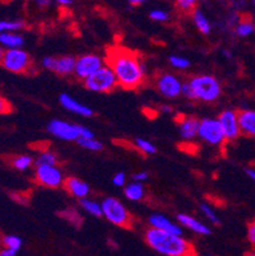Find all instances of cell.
<instances>
[{
  "label": "cell",
  "instance_id": "cell-1",
  "mask_svg": "<svg viewBox=\"0 0 255 256\" xmlns=\"http://www.w3.org/2000/svg\"><path fill=\"white\" fill-rule=\"evenodd\" d=\"M105 62L115 74L121 88L139 90L146 83V70L139 55L121 46H110L106 50Z\"/></svg>",
  "mask_w": 255,
  "mask_h": 256
},
{
  "label": "cell",
  "instance_id": "cell-2",
  "mask_svg": "<svg viewBox=\"0 0 255 256\" xmlns=\"http://www.w3.org/2000/svg\"><path fill=\"white\" fill-rule=\"evenodd\" d=\"M147 245L163 256H198L191 242L181 234H168L151 227L144 234Z\"/></svg>",
  "mask_w": 255,
  "mask_h": 256
},
{
  "label": "cell",
  "instance_id": "cell-3",
  "mask_svg": "<svg viewBox=\"0 0 255 256\" xmlns=\"http://www.w3.org/2000/svg\"><path fill=\"white\" fill-rule=\"evenodd\" d=\"M221 84L212 76H195L182 84V94L194 101L214 102L221 96Z\"/></svg>",
  "mask_w": 255,
  "mask_h": 256
},
{
  "label": "cell",
  "instance_id": "cell-4",
  "mask_svg": "<svg viewBox=\"0 0 255 256\" xmlns=\"http://www.w3.org/2000/svg\"><path fill=\"white\" fill-rule=\"evenodd\" d=\"M102 216L114 226L132 230L134 227V217L121 202L115 198H107L102 202Z\"/></svg>",
  "mask_w": 255,
  "mask_h": 256
},
{
  "label": "cell",
  "instance_id": "cell-5",
  "mask_svg": "<svg viewBox=\"0 0 255 256\" xmlns=\"http://www.w3.org/2000/svg\"><path fill=\"white\" fill-rule=\"evenodd\" d=\"M83 83L87 90L98 93L112 92L119 86L115 74L109 66H102L101 69H98L96 73L84 79Z\"/></svg>",
  "mask_w": 255,
  "mask_h": 256
},
{
  "label": "cell",
  "instance_id": "cell-6",
  "mask_svg": "<svg viewBox=\"0 0 255 256\" xmlns=\"http://www.w3.org/2000/svg\"><path fill=\"white\" fill-rule=\"evenodd\" d=\"M2 65L12 73H28L32 68V59L22 48H7Z\"/></svg>",
  "mask_w": 255,
  "mask_h": 256
},
{
  "label": "cell",
  "instance_id": "cell-7",
  "mask_svg": "<svg viewBox=\"0 0 255 256\" xmlns=\"http://www.w3.org/2000/svg\"><path fill=\"white\" fill-rule=\"evenodd\" d=\"M198 136L202 140L210 144V146H222L226 142L223 130H222L218 118L217 120H214V118H203V120H200Z\"/></svg>",
  "mask_w": 255,
  "mask_h": 256
},
{
  "label": "cell",
  "instance_id": "cell-8",
  "mask_svg": "<svg viewBox=\"0 0 255 256\" xmlns=\"http://www.w3.org/2000/svg\"><path fill=\"white\" fill-rule=\"evenodd\" d=\"M35 180L39 185L49 188H59L64 182L62 171L56 166H50V164H37Z\"/></svg>",
  "mask_w": 255,
  "mask_h": 256
},
{
  "label": "cell",
  "instance_id": "cell-9",
  "mask_svg": "<svg viewBox=\"0 0 255 256\" xmlns=\"http://www.w3.org/2000/svg\"><path fill=\"white\" fill-rule=\"evenodd\" d=\"M102 66H104V60L101 58L93 55V54H88V55H83L76 60L74 74L77 76V78L84 80L93 73H96L98 69H101Z\"/></svg>",
  "mask_w": 255,
  "mask_h": 256
},
{
  "label": "cell",
  "instance_id": "cell-10",
  "mask_svg": "<svg viewBox=\"0 0 255 256\" xmlns=\"http://www.w3.org/2000/svg\"><path fill=\"white\" fill-rule=\"evenodd\" d=\"M156 88L166 98H176L182 92L181 82L170 73H163L156 76Z\"/></svg>",
  "mask_w": 255,
  "mask_h": 256
},
{
  "label": "cell",
  "instance_id": "cell-11",
  "mask_svg": "<svg viewBox=\"0 0 255 256\" xmlns=\"http://www.w3.org/2000/svg\"><path fill=\"white\" fill-rule=\"evenodd\" d=\"M49 132L62 140H78L81 138V126L62 120H53L48 126Z\"/></svg>",
  "mask_w": 255,
  "mask_h": 256
},
{
  "label": "cell",
  "instance_id": "cell-12",
  "mask_svg": "<svg viewBox=\"0 0 255 256\" xmlns=\"http://www.w3.org/2000/svg\"><path fill=\"white\" fill-rule=\"evenodd\" d=\"M42 66L48 69V70H51L54 72V73L59 74V76H69V74L74 73L76 59L72 56H48L42 60Z\"/></svg>",
  "mask_w": 255,
  "mask_h": 256
},
{
  "label": "cell",
  "instance_id": "cell-13",
  "mask_svg": "<svg viewBox=\"0 0 255 256\" xmlns=\"http://www.w3.org/2000/svg\"><path fill=\"white\" fill-rule=\"evenodd\" d=\"M218 121L221 124L222 130H223L224 138L227 142L235 140L241 134L240 126H238L237 112H235V111L226 110L221 112V115L218 116Z\"/></svg>",
  "mask_w": 255,
  "mask_h": 256
},
{
  "label": "cell",
  "instance_id": "cell-14",
  "mask_svg": "<svg viewBox=\"0 0 255 256\" xmlns=\"http://www.w3.org/2000/svg\"><path fill=\"white\" fill-rule=\"evenodd\" d=\"M176 122L179 125V132L181 136L186 140H191L198 136V130H199V122L198 118H193V116H185L179 115L176 116Z\"/></svg>",
  "mask_w": 255,
  "mask_h": 256
},
{
  "label": "cell",
  "instance_id": "cell-15",
  "mask_svg": "<svg viewBox=\"0 0 255 256\" xmlns=\"http://www.w3.org/2000/svg\"><path fill=\"white\" fill-rule=\"evenodd\" d=\"M238 126L242 136L255 138V111L241 110L237 112Z\"/></svg>",
  "mask_w": 255,
  "mask_h": 256
},
{
  "label": "cell",
  "instance_id": "cell-16",
  "mask_svg": "<svg viewBox=\"0 0 255 256\" xmlns=\"http://www.w3.org/2000/svg\"><path fill=\"white\" fill-rule=\"evenodd\" d=\"M63 186H64L65 192H69L72 196L78 198V199L87 198L88 194H90V186L77 178H65Z\"/></svg>",
  "mask_w": 255,
  "mask_h": 256
},
{
  "label": "cell",
  "instance_id": "cell-17",
  "mask_svg": "<svg viewBox=\"0 0 255 256\" xmlns=\"http://www.w3.org/2000/svg\"><path fill=\"white\" fill-rule=\"evenodd\" d=\"M151 227L157 228V230H161V231L168 232V234H181V228L177 224H175L174 222H171L170 220H167L166 217L161 216V214H153L151 216L148 220Z\"/></svg>",
  "mask_w": 255,
  "mask_h": 256
},
{
  "label": "cell",
  "instance_id": "cell-18",
  "mask_svg": "<svg viewBox=\"0 0 255 256\" xmlns=\"http://www.w3.org/2000/svg\"><path fill=\"white\" fill-rule=\"evenodd\" d=\"M60 104H62V106L64 107V108H67L68 111L78 114V115L84 116V118H91V116L93 115V111L91 110L90 107L84 106V104L74 101L69 94H62V96H60Z\"/></svg>",
  "mask_w": 255,
  "mask_h": 256
},
{
  "label": "cell",
  "instance_id": "cell-19",
  "mask_svg": "<svg viewBox=\"0 0 255 256\" xmlns=\"http://www.w3.org/2000/svg\"><path fill=\"white\" fill-rule=\"evenodd\" d=\"M177 220L181 223L184 227L189 228L190 231L195 232L198 234H203V236H207V234H210V230L204 224V223L199 222L198 220H195L191 216H188V214H179L177 216Z\"/></svg>",
  "mask_w": 255,
  "mask_h": 256
},
{
  "label": "cell",
  "instance_id": "cell-20",
  "mask_svg": "<svg viewBox=\"0 0 255 256\" xmlns=\"http://www.w3.org/2000/svg\"><path fill=\"white\" fill-rule=\"evenodd\" d=\"M25 44V40L17 32H3L0 34V45L7 48H21Z\"/></svg>",
  "mask_w": 255,
  "mask_h": 256
},
{
  "label": "cell",
  "instance_id": "cell-21",
  "mask_svg": "<svg viewBox=\"0 0 255 256\" xmlns=\"http://www.w3.org/2000/svg\"><path fill=\"white\" fill-rule=\"evenodd\" d=\"M235 34L238 37H249L251 34H255V23L254 20H250V18H242L240 22L237 23L235 28Z\"/></svg>",
  "mask_w": 255,
  "mask_h": 256
},
{
  "label": "cell",
  "instance_id": "cell-22",
  "mask_svg": "<svg viewBox=\"0 0 255 256\" xmlns=\"http://www.w3.org/2000/svg\"><path fill=\"white\" fill-rule=\"evenodd\" d=\"M58 216H59V217H62L63 220H68L70 224L74 226V227H77V228H79L82 224H83V217H82L81 213H79L78 210H76V209H73V208L64 209V210L59 212V213H58Z\"/></svg>",
  "mask_w": 255,
  "mask_h": 256
},
{
  "label": "cell",
  "instance_id": "cell-23",
  "mask_svg": "<svg viewBox=\"0 0 255 256\" xmlns=\"http://www.w3.org/2000/svg\"><path fill=\"white\" fill-rule=\"evenodd\" d=\"M124 194L128 199L133 200V202H138V200H142L144 198V188L139 182L129 184L124 190Z\"/></svg>",
  "mask_w": 255,
  "mask_h": 256
},
{
  "label": "cell",
  "instance_id": "cell-24",
  "mask_svg": "<svg viewBox=\"0 0 255 256\" xmlns=\"http://www.w3.org/2000/svg\"><path fill=\"white\" fill-rule=\"evenodd\" d=\"M11 164L13 166V168L18 170V171H26L34 164V158L27 154L16 156V157L12 158Z\"/></svg>",
  "mask_w": 255,
  "mask_h": 256
},
{
  "label": "cell",
  "instance_id": "cell-25",
  "mask_svg": "<svg viewBox=\"0 0 255 256\" xmlns=\"http://www.w3.org/2000/svg\"><path fill=\"white\" fill-rule=\"evenodd\" d=\"M79 204H81V206L84 209V210L88 212V213L92 214V216H95V217H102L101 204L96 203V202L87 199V198L81 199Z\"/></svg>",
  "mask_w": 255,
  "mask_h": 256
},
{
  "label": "cell",
  "instance_id": "cell-26",
  "mask_svg": "<svg viewBox=\"0 0 255 256\" xmlns=\"http://www.w3.org/2000/svg\"><path fill=\"white\" fill-rule=\"evenodd\" d=\"M193 18H194V23H195L196 28L199 30L202 34H208L210 32V24L208 22V20L205 18V16L203 14L200 10H194L193 12Z\"/></svg>",
  "mask_w": 255,
  "mask_h": 256
},
{
  "label": "cell",
  "instance_id": "cell-27",
  "mask_svg": "<svg viewBox=\"0 0 255 256\" xmlns=\"http://www.w3.org/2000/svg\"><path fill=\"white\" fill-rule=\"evenodd\" d=\"M0 245L2 248H13V250H20L22 248V240L21 237L14 236V234H4L0 237Z\"/></svg>",
  "mask_w": 255,
  "mask_h": 256
},
{
  "label": "cell",
  "instance_id": "cell-28",
  "mask_svg": "<svg viewBox=\"0 0 255 256\" xmlns=\"http://www.w3.org/2000/svg\"><path fill=\"white\" fill-rule=\"evenodd\" d=\"M25 23L21 20H0V34L3 32H17L23 28Z\"/></svg>",
  "mask_w": 255,
  "mask_h": 256
},
{
  "label": "cell",
  "instance_id": "cell-29",
  "mask_svg": "<svg viewBox=\"0 0 255 256\" xmlns=\"http://www.w3.org/2000/svg\"><path fill=\"white\" fill-rule=\"evenodd\" d=\"M77 142H78L79 146H82L83 148H86L88 150H101L104 148L102 143L96 140L95 138H81Z\"/></svg>",
  "mask_w": 255,
  "mask_h": 256
},
{
  "label": "cell",
  "instance_id": "cell-30",
  "mask_svg": "<svg viewBox=\"0 0 255 256\" xmlns=\"http://www.w3.org/2000/svg\"><path fill=\"white\" fill-rule=\"evenodd\" d=\"M198 4V0H176V6L181 13H193L195 10V6Z\"/></svg>",
  "mask_w": 255,
  "mask_h": 256
},
{
  "label": "cell",
  "instance_id": "cell-31",
  "mask_svg": "<svg viewBox=\"0 0 255 256\" xmlns=\"http://www.w3.org/2000/svg\"><path fill=\"white\" fill-rule=\"evenodd\" d=\"M135 146L139 152L144 153V154H154L156 153V146L148 140H144V139H137L135 140Z\"/></svg>",
  "mask_w": 255,
  "mask_h": 256
},
{
  "label": "cell",
  "instance_id": "cell-32",
  "mask_svg": "<svg viewBox=\"0 0 255 256\" xmlns=\"http://www.w3.org/2000/svg\"><path fill=\"white\" fill-rule=\"evenodd\" d=\"M56 162H58V158L54 154L53 152H49V150H44L41 154L37 158V164H50V166H56Z\"/></svg>",
  "mask_w": 255,
  "mask_h": 256
},
{
  "label": "cell",
  "instance_id": "cell-33",
  "mask_svg": "<svg viewBox=\"0 0 255 256\" xmlns=\"http://www.w3.org/2000/svg\"><path fill=\"white\" fill-rule=\"evenodd\" d=\"M170 64H171L174 68L186 69L190 62H189V60L184 59V58H181V56H171L170 58Z\"/></svg>",
  "mask_w": 255,
  "mask_h": 256
},
{
  "label": "cell",
  "instance_id": "cell-34",
  "mask_svg": "<svg viewBox=\"0 0 255 256\" xmlns=\"http://www.w3.org/2000/svg\"><path fill=\"white\" fill-rule=\"evenodd\" d=\"M200 209H202L203 214H204L205 217H207L208 220H210V222L214 223V224H219L218 218H217L216 213H214V212L212 210V209H210V206H205V204H202V206H200Z\"/></svg>",
  "mask_w": 255,
  "mask_h": 256
},
{
  "label": "cell",
  "instance_id": "cell-35",
  "mask_svg": "<svg viewBox=\"0 0 255 256\" xmlns=\"http://www.w3.org/2000/svg\"><path fill=\"white\" fill-rule=\"evenodd\" d=\"M149 18L153 20H156V22H165V20H167L168 14L166 13L165 10L156 9V10H152L151 13H149Z\"/></svg>",
  "mask_w": 255,
  "mask_h": 256
},
{
  "label": "cell",
  "instance_id": "cell-36",
  "mask_svg": "<svg viewBox=\"0 0 255 256\" xmlns=\"http://www.w3.org/2000/svg\"><path fill=\"white\" fill-rule=\"evenodd\" d=\"M12 112V104L0 94V115Z\"/></svg>",
  "mask_w": 255,
  "mask_h": 256
},
{
  "label": "cell",
  "instance_id": "cell-37",
  "mask_svg": "<svg viewBox=\"0 0 255 256\" xmlns=\"http://www.w3.org/2000/svg\"><path fill=\"white\" fill-rule=\"evenodd\" d=\"M247 241L250 242V245L255 248V220H252L247 226Z\"/></svg>",
  "mask_w": 255,
  "mask_h": 256
},
{
  "label": "cell",
  "instance_id": "cell-38",
  "mask_svg": "<svg viewBox=\"0 0 255 256\" xmlns=\"http://www.w3.org/2000/svg\"><path fill=\"white\" fill-rule=\"evenodd\" d=\"M112 182H114L115 186H123L124 184H125V174H124L123 172L116 174L115 176H114V178H112Z\"/></svg>",
  "mask_w": 255,
  "mask_h": 256
},
{
  "label": "cell",
  "instance_id": "cell-39",
  "mask_svg": "<svg viewBox=\"0 0 255 256\" xmlns=\"http://www.w3.org/2000/svg\"><path fill=\"white\" fill-rule=\"evenodd\" d=\"M18 251L13 250V248H2L0 250V256H16L17 255Z\"/></svg>",
  "mask_w": 255,
  "mask_h": 256
},
{
  "label": "cell",
  "instance_id": "cell-40",
  "mask_svg": "<svg viewBox=\"0 0 255 256\" xmlns=\"http://www.w3.org/2000/svg\"><path fill=\"white\" fill-rule=\"evenodd\" d=\"M147 178H148V174H147V172H144V171L138 172V174H134V180L135 181H144V180H147Z\"/></svg>",
  "mask_w": 255,
  "mask_h": 256
},
{
  "label": "cell",
  "instance_id": "cell-41",
  "mask_svg": "<svg viewBox=\"0 0 255 256\" xmlns=\"http://www.w3.org/2000/svg\"><path fill=\"white\" fill-rule=\"evenodd\" d=\"M34 3L39 6L40 8H46L50 6V0H34Z\"/></svg>",
  "mask_w": 255,
  "mask_h": 256
},
{
  "label": "cell",
  "instance_id": "cell-42",
  "mask_svg": "<svg viewBox=\"0 0 255 256\" xmlns=\"http://www.w3.org/2000/svg\"><path fill=\"white\" fill-rule=\"evenodd\" d=\"M132 6H140V4L146 3L147 0H128Z\"/></svg>",
  "mask_w": 255,
  "mask_h": 256
},
{
  "label": "cell",
  "instance_id": "cell-43",
  "mask_svg": "<svg viewBox=\"0 0 255 256\" xmlns=\"http://www.w3.org/2000/svg\"><path fill=\"white\" fill-rule=\"evenodd\" d=\"M56 3H59L60 6H70L72 4V0H55Z\"/></svg>",
  "mask_w": 255,
  "mask_h": 256
},
{
  "label": "cell",
  "instance_id": "cell-44",
  "mask_svg": "<svg viewBox=\"0 0 255 256\" xmlns=\"http://www.w3.org/2000/svg\"><path fill=\"white\" fill-rule=\"evenodd\" d=\"M246 174H247V176H249V178L255 182V171L254 170H246Z\"/></svg>",
  "mask_w": 255,
  "mask_h": 256
},
{
  "label": "cell",
  "instance_id": "cell-45",
  "mask_svg": "<svg viewBox=\"0 0 255 256\" xmlns=\"http://www.w3.org/2000/svg\"><path fill=\"white\" fill-rule=\"evenodd\" d=\"M4 52H6V50H4V48H2V46H0V64H2V62H3Z\"/></svg>",
  "mask_w": 255,
  "mask_h": 256
},
{
  "label": "cell",
  "instance_id": "cell-46",
  "mask_svg": "<svg viewBox=\"0 0 255 256\" xmlns=\"http://www.w3.org/2000/svg\"><path fill=\"white\" fill-rule=\"evenodd\" d=\"M245 256H255V252H247Z\"/></svg>",
  "mask_w": 255,
  "mask_h": 256
},
{
  "label": "cell",
  "instance_id": "cell-47",
  "mask_svg": "<svg viewBox=\"0 0 255 256\" xmlns=\"http://www.w3.org/2000/svg\"><path fill=\"white\" fill-rule=\"evenodd\" d=\"M3 3H9V2H12V0H2Z\"/></svg>",
  "mask_w": 255,
  "mask_h": 256
},
{
  "label": "cell",
  "instance_id": "cell-48",
  "mask_svg": "<svg viewBox=\"0 0 255 256\" xmlns=\"http://www.w3.org/2000/svg\"><path fill=\"white\" fill-rule=\"evenodd\" d=\"M202 256H210V255H202Z\"/></svg>",
  "mask_w": 255,
  "mask_h": 256
},
{
  "label": "cell",
  "instance_id": "cell-49",
  "mask_svg": "<svg viewBox=\"0 0 255 256\" xmlns=\"http://www.w3.org/2000/svg\"><path fill=\"white\" fill-rule=\"evenodd\" d=\"M254 2H255V0H254Z\"/></svg>",
  "mask_w": 255,
  "mask_h": 256
}]
</instances>
